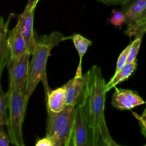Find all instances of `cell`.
I'll list each match as a JSON object with an SVG mask.
<instances>
[{"mask_svg":"<svg viewBox=\"0 0 146 146\" xmlns=\"http://www.w3.org/2000/svg\"><path fill=\"white\" fill-rule=\"evenodd\" d=\"M39 1H40V0H29L28 4H31V5L34 6V7H36L37 3H38Z\"/></svg>","mask_w":146,"mask_h":146,"instance_id":"cell-25","label":"cell"},{"mask_svg":"<svg viewBox=\"0 0 146 146\" xmlns=\"http://www.w3.org/2000/svg\"><path fill=\"white\" fill-rule=\"evenodd\" d=\"M46 96L48 113H59L66 106L64 86L54 90L49 89L46 94Z\"/></svg>","mask_w":146,"mask_h":146,"instance_id":"cell-12","label":"cell"},{"mask_svg":"<svg viewBox=\"0 0 146 146\" xmlns=\"http://www.w3.org/2000/svg\"><path fill=\"white\" fill-rule=\"evenodd\" d=\"M141 118H142L143 120L144 121V122L145 123H146V108L145 110H144V112H143V115H141Z\"/></svg>","mask_w":146,"mask_h":146,"instance_id":"cell-26","label":"cell"},{"mask_svg":"<svg viewBox=\"0 0 146 146\" xmlns=\"http://www.w3.org/2000/svg\"><path fill=\"white\" fill-rule=\"evenodd\" d=\"M86 92L81 106L94 135L95 146H118L105 118L106 83L100 67L94 66L85 74Z\"/></svg>","mask_w":146,"mask_h":146,"instance_id":"cell-1","label":"cell"},{"mask_svg":"<svg viewBox=\"0 0 146 146\" xmlns=\"http://www.w3.org/2000/svg\"><path fill=\"white\" fill-rule=\"evenodd\" d=\"M68 146H95L93 133L81 106L76 107V115Z\"/></svg>","mask_w":146,"mask_h":146,"instance_id":"cell-6","label":"cell"},{"mask_svg":"<svg viewBox=\"0 0 146 146\" xmlns=\"http://www.w3.org/2000/svg\"><path fill=\"white\" fill-rule=\"evenodd\" d=\"M86 76L76 75L64 85L66 92V105L76 107L84 101L86 92Z\"/></svg>","mask_w":146,"mask_h":146,"instance_id":"cell-7","label":"cell"},{"mask_svg":"<svg viewBox=\"0 0 146 146\" xmlns=\"http://www.w3.org/2000/svg\"><path fill=\"white\" fill-rule=\"evenodd\" d=\"M11 17L10 15L6 21L2 17H0V79L4 68L11 58L8 44V27Z\"/></svg>","mask_w":146,"mask_h":146,"instance_id":"cell-11","label":"cell"},{"mask_svg":"<svg viewBox=\"0 0 146 146\" xmlns=\"http://www.w3.org/2000/svg\"><path fill=\"white\" fill-rule=\"evenodd\" d=\"M36 146H54V143L50 138L46 135V137L39 138L36 141Z\"/></svg>","mask_w":146,"mask_h":146,"instance_id":"cell-22","label":"cell"},{"mask_svg":"<svg viewBox=\"0 0 146 146\" xmlns=\"http://www.w3.org/2000/svg\"><path fill=\"white\" fill-rule=\"evenodd\" d=\"M9 120L7 123L8 134L11 144L16 146H24L22 125L25 118L26 110L29 100L25 93L14 89H8Z\"/></svg>","mask_w":146,"mask_h":146,"instance_id":"cell-3","label":"cell"},{"mask_svg":"<svg viewBox=\"0 0 146 146\" xmlns=\"http://www.w3.org/2000/svg\"><path fill=\"white\" fill-rule=\"evenodd\" d=\"M130 44L123 49V51L121 53V54L118 56V60L116 63V67H115V72H118L120 69L123 68L125 64L128 63V53H129Z\"/></svg>","mask_w":146,"mask_h":146,"instance_id":"cell-20","label":"cell"},{"mask_svg":"<svg viewBox=\"0 0 146 146\" xmlns=\"http://www.w3.org/2000/svg\"><path fill=\"white\" fill-rule=\"evenodd\" d=\"M110 23L115 27H121L125 24V16L123 11H117L113 9L112 11V15L109 19Z\"/></svg>","mask_w":146,"mask_h":146,"instance_id":"cell-19","label":"cell"},{"mask_svg":"<svg viewBox=\"0 0 146 146\" xmlns=\"http://www.w3.org/2000/svg\"><path fill=\"white\" fill-rule=\"evenodd\" d=\"M36 7L27 3L24 11L19 15L17 22L19 24L22 34L25 38L28 50L32 53L36 38L34 36V17Z\"/></svg>","mask_w":146,"mask_h":146,"instance_id":"cell-9","label":"cell"},{"mask_svg":"<svg viewBox=\"0 0 146 146\" xmlns=\"http://www.w3.org/2000/svg\"><path fill=\"white\" fill-rule=\"evenodd\" d=\"M68 39L58 31H53L48 35H44L36 39L34 48L31 53V59L29 67V76L27 81L26 97L29 100L39 82L44 84L46 94L50 89L47 82L46 64L51 55V51L60 42Z\"/></svg>","mask_w":146,"mask_h":146,"instance_id":"cell-2","label":"cell"},{"mask_svg":"<svg viewBox=\"0 0 146 146\" xmlns=\"http://www.w3.org/2000/svg\"><path fill=\"white\" fill-rule=\"evenodd\" d=\"M97 1L107 5H118V4H127L130 0H97Z\"/></svg>","mask_w":146,"mask_h":146,"instance_id":"cell-23","label":"cell"},{"mask_svg":"<svg viewBox=\"0 0 146 146\" xmlns=\"http://www.w3.org/2000/svg\"><path fill=\"white\" fill-rule=\"evenodd\" d=\"M68 39L72 40L74 46H75L77 52H78V56H79V64H78L76 74V75H83V57H84V56L85 55V54L86 53L88 47H89L90 46H91L92 41H91V40L88 39L87 38H86V37L83 36L81 34H74V35L71 36H68Z\"/></svg>","mask_w":146,"mask_h":146,"instance_id":"cell-14","label":"cell"},{"mask_svg":"<svg viewBox=\"0 0 146 146\" xmlns=\"http://www.w3.org/2000/svg\"><path fill=\"white\" fill-rule=\"evenodd\" d=\"M9 97L8 93L4 92L0 85V125H7L8 123Z\"/></svg>","mask_w":146,"mask_h":146,"instance_id":"cell-17","label":"cell"},{"mask_svg":"<svg viewBox=\"0 0 146 146\" xmlns=\"http://www.w3.org/2000/svg\"><path fill=\"white\" fill-rule=\"evenodd\" d=\"M8 44L11 58H17L29 51L25 38L18 22L12 29L8 31Z\"/></svg>","mask_w":146,"mask_h":146,"instance_id":"cell-10","label":"cell"},{"mask_svg":"<svg viewBox=\"0 0 146 146\" xmlns=\"http://www.w3.org/2000/svg\"><path fill=\"white\" fill-rule=\"evenodd\" d=\"M145 101L135 91L122 88H115L113 94V107L116 109L125 111L131 110L137 106L143 105Z\"/></svg>","mask_w":146,"mask_h":146,"instance_id":"cell-8","label":"cell"},{"mask_svg":"<svg viewBox=\"0 0 146 146\" xmlns=\"http://www.w3.org/2000/svg\"><path fill=\"white\" fill-rule=\"evenodd\" d=\"M31 56V53L28 51L17 58H10L7 66L9 75L8 89L17 90L26 94Z\"/></svg>","mask_w":146,"mask_h":146,"instance_id":"cell-5","label":"cell"},{"mask_svg":"<svg viewBox=\"0 0 146 146\" xmlns=\"http://www.w3.org/2000/svg\"><path fill=\"white\" fill-rule=\"evenodd\" d=\"M11 143L9 134L4 131L3 125H0V146H9Z\"/></svg>","mask_w":146,"mask_h":146,"instance_id":"cell-21","label":"cell"},{"mask_svg":"<svg viewBox=\"0 0 146 146\" xmlns=\"http://www.w3.org/2000/svg\"><path fill=\"white\" fill-rule=\"evenodd\" d=\"M136 66V61L133 63H127L118 72H115L111 79L109 81V82L106 84V92L109 91L112 88H115L118 84L128 80L135 71Z\"/></svg>","mask_w":146,"mask_h":146,"instance_id":"cell-13","label":"cell"},{"mask_svg":"<svg viewBox=\"0 0 146 146\" xmlns=\"http://www.w3.org/2000/svg\"><path fill=\"white\" fill-rule=\"evenodd\" d=\"M146 9V0H135L125 11V24L132 25Z\"/></svg>","mask_w":146,"mask_h":146,"instance_id":"cell-15","label":"cell"},{"mask_svg":"<svg viewBox=\"0 0 146 146\" xmlns=\"http://www.w3.org/2000/svg\"><path fill=\"white\" fill-rule=\"evenodd\" d=\"M133 115H135V118H137V119L140 122V124H141V128H142V131H143V133L144 134V135L146 136V123L145 122H144L143 120L141 118V117L139 115H138V114L135 113H133ZM146 146V144L145 145Z\"/></svg>","mask_w":146,"mask_h":146,"instance_id":"cell-24","label":"cell"},{"mask_svg":"<svg viewBox=\"0 0 146 146\" xmlns=\"http://www.w3.org/2000/svg\"><path fill=\"white\" fill-rule=\"evenodd\" d=\"M76 107L66 106L61 112L48 113L46 121V136L54 146H68L74 125Z\"/></svg>","mask_w":146,"mask_h":146,"instance_id":"cell-4","label":"cell"},{"mask_svg":"<svg viewBox=\"0 0 146 146\" xmlns=\"http://www.w3.org/2000/svg\"><path fill=\"white\" fill-rule=\"evenodd\" d=\"M142 38H141V37L135 38V40L130 44V49L128 57V63H133L136 61L137 56H138L140 48H141Z\"/></svg>","mask_w":146,"mask_h":146,"instance_id":"cell-18","label":"cell"},{"mask_svg":"<svg viewBox=\"0 0 146 146\" xmlns=\"http://www.w3.org/2000/svg\"><path fill=\"white\" fill-rule=\"evenodd\" d=\"M146 32V9L136 19L132 25L128 27L125 31V34L130 37L135 36V38L141 37Z\"/></svg>","mask_w":146,"mask_h":146,"instance_id":"cell-16","label":"cell"}]
</instances>
